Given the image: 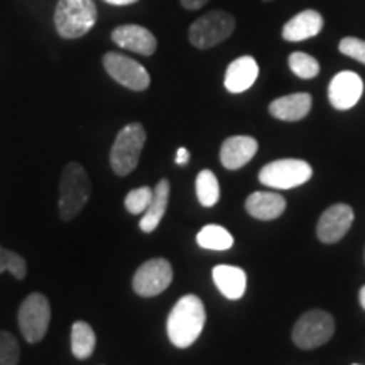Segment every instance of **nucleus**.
Wrapping results in <instances>:
<instances>
[{
    "mask_svg": "<svg viewBox=\"0 0 365 365\" xmlns=\"http://www.w3.org/2000/svg\"><path fill=\"white\" fill-rule=\"evenodd\" d=\"M207 312L203 301L195 294H186L178 301L168 317V336L178 349H188L202 335Z\"/></svg>",
    "mask_w": 365,
    "mask_h": 365,
    "instance_id": "nucleus-1",
    "label": "nucleus"
},
{
    "mask_svg": "<svg viewBox=\"0 0 365 365\" xmlns=\"http://www.w3.org/2000/svg\"><path fill=\"white\" fill-rule=\"evenodd\" d=\"M91 193V182L85 168L80 163H68L59 181V215L71 222L83 212Z\"/></svg>",
    "mask_w": 365,
    "mask_h": 365,
    "instance_id": "nucleus-2",
    "label": "nucleus"
},
{
    "mask_svg": "<svg viewBox=\"0 0 365 365\" xmlns=\"http://www.w3.org/2000/svg\"><path fill=\"white\" fill-rule=\"evenodd\" d=\"M97 22L93 0H58L54 27L63 39H78L88 34Z\"/></svg>",
    "mask_w": 365,
    "mask_h": 365,
    "instance_id": "nucleus-3",
    "label": "nucleus"
},
{
    "mask_svg": "<svg viewBox=\"0 0 365 365\" xmlns=\"http://www.w3.org/2000/svg\"><path fill=\"white\" fill-rule=\"evenodd\" d=\"M145 139H148V135H145L144 127L139 122L125 125L118 132L115 143L110 149V166L115 175L127 176L135 170Z\"/></svg>",
    "mask_w": 365,
    "mask_h": 365,
    "instance_id": "nucleus-4",
    "label": "nucleus"
},
{
    "mask_svg": "<svg viewBox=\"0 0 365 365\" xmlns=\"http://www.w3.org/2000/svg\"><path fill=\"white\" fill-rule=\"evenodd\" d=\"M235 31V19L225 11H213L196 19L188 31L190 43L198 49H208L223 43Z\"/></svg>",
    "mask_w": 365,
    "mask_h": 365,
    "instance_id": "nucleus-5",
    "label": "nucleus"
},
{
    "mask_svg": "<svg viewBox=\"0 0 365 365\" xmlns=\"http://www.w3.org/2000/svg\"><path fill=\"white\" fill-rule=\"evenodd\" d=\"M312 166L303 159H277L266 164L259 173L262 185L274 190H291L312 180Z\"/></svg>",
    "mask_w": 365,
    "mask_h": 365,
    "instance_id": "nucleus-6",
    "label": "nucleus"
},
{
    "mask_svg": "<svg viewBox=\"0 0 365 365\" xmlns=\"http://www.w3.org/2000/svg\"><path fill=\"white\" fill-rule=\"evenodd\" d=\"M17 322H19L21 333L26 341L38 344L43 340L51 322V307H49L48 298L41 293L27 296L19 308Z\"/></svg>",
    "mask_w": 365,
    "mask_h": 365,
    "instance_id": "nucleus-7",
    "label": "nucleus"
},
{
    "mask_svg": "<svg viewBox=\"0 0 365 365\" xmlns=\"http://www.w3.org/2000/svg\"><path fill=\"white\" fill-rule=\"evenodd\" d=\"M335 333V322L331 314L323 309L304 313L293 328V341L299 349L312 350L327 344Z\"/></svg>",
    "mask_w": 365,
    "mask_h": 365,
    "instance_id": "nucleus-8",
    "label": "nucleus"
},
{
    "mask_svg": "<svg viewBox=\"0 0 365 365\" xmlns=\"http://www.w3.org/2000/svg\"><path fill=\"white\" fill-rule=\"evenodd\" d=\"M173 281V267L170 261L158 257L144 262L137 269L132 279V287L143 298H153L170 287Z\"/></svg>",
    "mask_w": 365,
    "mask_h": 365,
    "instance_id": "nucleus-9",
    "label": "nucleus"
},
{
    "mask_svg": "<svg viewBox=\"0 0 365 365\" xmlns=\"http://www.w3.org/2000/svg\"><path fill=\"white\" fill-rule=\"evenodd\" d=\"M103 66L108 75H110L118 85L125 86V88L134 91H144L149 88V73L140 63H137L135 59L112 51L103 56Z\"/></svg>",
    "mask_w": 365,
    "mask_h": 365,
    "instance_id": "nucleus-10",
    "label": "nucleus"
},
{
    "mask_svg": "<svg viewBox=\"0 0 365 365\" xmlns=\"http://www.w3.org/2000/svg\"><path fill=\"white\" fill-rule=\"evenodd\" d=\"M364 93V81L357 73L341 71L333 76L328 86V98L336 110H349L357 105Z\"/></svg>",
    "mask_w": 365,
    "mask_h": 365,
    "instance_id": "nucleus-11",
    "label": "nucleus"
},
{
    "mask_svg": "<svg viewBox=\"0 0 365 365\" xmlns=\"http://www.w3.org/2000/svg\"><path fill=\"white\" fill-rule=\"evenodd\" d=\"M354 222V210L345 203L333 205L319 217L317 234L325 244H335L345 237Z\"/></svg>",
    "mask_w": 365,
    "mask_h": 365,
    "instance_id": "nucleus-12",
    "label": "nucleus"
},
{
    "mask_svg": "<svg viewBox=\"0 0 365 365\" xmlns=\"http://www.w3.org/2000/svg\"><path fill=\"white\" fill-rule=\"evenodd\" d=\"M110 38L118 48L127 49V51L143 54V56H150L156 53L158 41L149 29L137 24L118 26L112 31Z\"/></svg>",
    "mask_w": 365,
    "mask_h": 365,
    "instance_id": "nucleus-13",
    "label": "nucleus"
},
{
    "mask_svg": "<svg viewBox=\"0 0 365 365\" xmlns=\"http://www.w3.org/2000/svg\"><path fill=\"white\" fill-rule=\"evenodd\" d=\"M259 144L250 135H234L225 139L220 149V161L227 170H240L255 154Z\"/></svg>",
    "mask_w": 365,
    "mask_h": 365,
    "instance_id": "nucleus-14",
    "label": "nucleus"
},
{
    "mask_svg": "<svg viewBox=\"0 0 365 365\" xmlns=\"http://www.w3.org/2000/svg\"><path fill=\"white\" fill-rule=\"evenodd\" d=\"M323 29V17L318 11L308 9L296 14L291 21H287L282 27V38L289 43H299V41L314 38L322 33Z\"/></svg>",
    "mask_w": 365,
    "mask_h": 365,
    "instance_id": "nucleus-15",
    "label": "nucleus"
},
{
    "mask_svg": "<svg viewBox=\"0 0 365 365\" xmlns=\"http://www.w3.org/2000/svg\"><path fill=\"white\" fill-rule=\"evenodd\" d=\"M259 76V65L252 56H242L232 61L225 73V88L230 93H242L255 83Z\"/></svg>",
    "mask_w": 365,
    "mask_h": 365,
    "instance_id": "nucleus-16",
    "label": "nucleus"
},
{
    "mask_svg": "<svg viewBox=\"0 0 365 365\" xmlns=\"http://www.w3.org/2000/svg\"><path fill=\"white\" fill-rule=\"evenodd\" d=\"M313 98L309 93H291L286 97L276 98L269 105L272 117L284 122H298L312 110Z\"/></svg>",
    "mask_w": 365,
    "mask_h": 365,
    "instance_id": "nucleus-17",
    "label": "nucleus"
},
{
    "mask_svg": "<svg viewBox=\"0 0 365 365\" xmlns=\"http://www.w3.org/2000/svg\"><path fill=\"white\" fill-rule=\"evenodd\" d=\"M245 208L257 220H274L284 213L286 200L271 191H255L245 202Z\"/></svg>",
    "mask_w": 365,
    "mask_h": 365,
    "instance_id": "nucleus-18",
    "label": "nucleus"
},
{
    "mask_svg": "<svg viewBox=\"0 0 365 365\" xmlns=\"http://www.w3.org/2000/svg\"><path fill=\"white\" fill-rule=\"evenodd\" d=\"M213 281L218 291L228 299H240L245 294L247 287V274L244 269L235 266H222L213 267Z\"/></svg>",
    "mask_w": 365,
    "mask_h": 365,
    "instance_id": "nucleus-19",
    "label": "nucleus"
},
{
    "mask_svg": "<svg viewBox=\"0 0 365 365\" xmlns=\"http://www.w3.org/2000/svg\"><path fill=\"white\" fill-rule=\"evenodd\" d=\"M170 181L161 180L158 182V186L154 188L153 200H150L148 210L144 212V217L140 218V230L145 232V234H150L158 228L159 223H161L164 213H166L168 203H170Z\"/></svg>",
    "mask_w": 365,
    "mask_h": 365,
    "instance_id": "nucleus-20",
    "label": "nucleus"
},
{
    "mask_svg": "<svg viewBox=\"0 0 365 365\" xmlns=\"http://www.w3.org/2000/svg\"><path fill=\"white\" fill-rule=\"evenodd\" d=\"M97 335L86 322H76L71 327V352L76 359L85 360L95 352Z\"/></svg>",
    "mask_w": 365,
    "mask_h": 365,
    "instance_id": "nucleus-21",
    "label": "nucleus"
},
{
    "mask_svg": "<svg viewBox=\"0 0 365 365\" xmlns=\"http://www.w3.org/2000/svg\"><path fill=\"white\" fill-rule=\"evenodd\" d=\"M200 247L210 250H227L234 245V237L220 225H207L196 235Z\"/></svg>",
    "mask_w": 365,
    "mask_h": 365,
    "instance_id": "nucleus-22",
    "label": "nucleus"
},
{
    "mask_svg": "<svg viewBox=\"0 0 365 365\" xmlns=\"http://www.w3.org/2000/svg\"><path fill=\"white\" fill-rule=\"evenodd\" d=\"M196 196L203 207H213L220 200V185L215 173L203 170L196 178Z\"/></svg>",
    "mask_w": 365,
    "mask_h": 365,
    "instance_id": "nucleus-23",
    "label": "nucleus"
},
{
    "mask_svg": "<svg viewBox=\"0 0 365 365\" xmlns=\"http://www.w3.org/2000/svg\"><path fill=\"white\" fill-rule=\"evenodd\" d=\"M287 63H289L291 71L303 80H312L314 76H318L319 73V63L307 53H301V51L291 53Z\"/></svg>",
    "mask_w": 365,
    "mask_h": 365,
    "instance_id": "nucleus-24",
    "label": "nucleus"
},
{
    "mask_svg": "<svg viewBox=\"0 0 365 365\" xmlns=\"http://www.w3.org/2000/svg\"><path fill=\"white\" fill-rule=\"evenodd\" d=\"M6 271L11 272L16 279H24L27 276V264L22 255L0 245V274Z\"/></svg>",
    "mask_w": 365,
    "mask_h": 365,
    "instance_id": "nucleus-25",
    "label": "nucleus"
},
{
    "mask_svg": "<svg viewBox=\"0 0 365 365\" xmlns=\"http://www.w3.org/2000/svg\"><path fill=\"white\" fill-rule=\"evenodd\" d=\"M21 346L16 336L9 331H0V365H17Z\"/></svg>",
    "mask_w": 365,
    "mask_h": 365,
    "instance_id": "nucleus-26",
    "label": "nucleus"
},
{
    "mask_svg": "<svg viewBox=\"0 0 365 365\" xmlns=\"http://www.w3.org/2000/svg\"><path fill=\"white\" fill-rule=\"evenodd\" d=\"M153 193L154 190H150L149 186H140V188L129 191V195L125 196L127 212L132 213V215L144 213L149 207L150 200H153Z\"/></svg>",
    "mask_w": 365,
    "mask_h": 365,
    "instance_id": "nucleus-27",
    "label": "nucleus"
},
{
    "mask_svg": "<svg viewBox=\"0 0 365 365\" xmlns=\"http://www.w3.org/2000/svg\"><path fill=\"white\" fill-rule=\"evenodd\" d=\"M339 49L341 54H345V56L357 59V61L365 65V41L349 36V38H344L340 41Z\"/></svg>",
    "mask_w": 365,
    "mask_h": 365,
    "instance_id": "nucleus-28",
    "label": "nucleus"
},
{
    "mask_svg": "<svg viewBox=\"0 0 365 365\" xmlns=\"http://www.w3.org/2000/svg\"><path fill=\"white\" fill-rule=\"evenodd\" d=\"M180 2L181 6L188 9V11H198V9H202L208 0H180Z\"/></svg>",
    "mask_w": 365,
    "mask_h": 365,
    "instance_id": "nucleus-29",
    "label": "nucleus"
},
{
    "mask_svg": "<svg viewBox=\"0 0 365 365\" xmlns=\"http://www.w3.org/2000/svg\"><path fill=\"white\" fill-rule=\"evenodd\" d=\"M186 163H190L188 149L180 148V149H178V153H176V164H178V166H185Z\"/></svg>",
    "mask_w": 365,
    "mask_h": 365,
    "instance_id": "nucleus-30",
    "label": "nucleus"
},
{
    "mask_svg": "<svg viewBox=\"0 0 365 365\" xmlns=\"http://www.w3.org/2000/svg\"><path fill=\"white\" fill-rule=\"evenodd\" d=\"M107 4H112V6H130V4H135L137 0H105Z\"/></svg>",
    "mask_w": 365,
    "mask_h": 365,
    "instance_id": "nucleus-31",
    "label": "nucleus"
},
{
    "mask_svg": "<svg viewBox=\"0 0 365 365\" xmlns=\"http://www.w3.org/2000/svg\"><path fill=\"white\" fill-rule=\"evenodd\" d=\"M360 304H362V308L365 309V286L360 289Z\"/></svg>",
    "mask_w": 365,
    "mask_h": 365,
    "instance_id": "nucleus-32",
    "label": "nucleus"
},
{
    "mask_svg": "<svg viewBox=\"0 0 365 365\" xmlns=\"http://www.w3.org/2000/svg\"><path fill=\"white\" fill-rule=\"evenodd\" d=\"M264 2H271V0H264Z\"/></svg>",
    "mask_w": 365,
    "mask_h": 365,
    "instance_id": "nucleus-33",
    "label": "nucleus"
}]
</instances>
